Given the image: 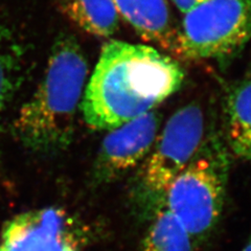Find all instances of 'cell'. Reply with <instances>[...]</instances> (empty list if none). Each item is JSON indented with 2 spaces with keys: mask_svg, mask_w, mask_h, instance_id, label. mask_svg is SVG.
Instances as JSON below:
<instances>
[{
  "mask_svg": "<svg viewBox=\"0 0 251 251\" xmlns=\"http://www.w3.org/2000/svg\"><path fill=\"white\" fill-rule=\"evenodd\" d=\"M205 119L202 108L191 103L173 113L146 158L140 186L154 214L162 208L172 182L197 154L204 140Z\"/></svg>",
  "mask_w": 251,
  "mask_h": 251,
  "instance_id": "obj_5",
  "label": "cell"
},
{
  "mask_svg": "<svg viewBox=\"0 0 251 251\" xmlns=\"http://www.w3.org/2000/svg\"><path fill=\"white\" fill-rule=\"evenodd\" d=\"M88 64L72 37L53 45L45 74L15 122L20 139L38 151H51L69 143L77 109H81Z\"/></svg>",
  "mask_w": 251,
  "mask_h": 251,
  "instance_id": "obj_2",
  "label": "cell"
},
{
  "mask_svg": "<svg viewBox=\"0 0 251 251\" xmlns=\"http://www.w3.org/2000/svg\"><path fill=\"white\" fill-rule=\"evenodd\" d=\"M242 251H251V235H250V238H249L248 242L246 243L245 247L243 248V250H242Z\"/></svg>",
  "mask_w": 251,
  "mask_h": 251,
  "instance_id": "obj_14",
  "label": "cell"
},
{
  "mask_svg": "<svg viewBox=\"0 0 251 251\" xmlns=\"http://www.w3.org/2000/svg\"><path fill=\"white\" fill-rule=\"evenodd\" d=\"M225 114L227 144L235 155L251 164V76L228 90Z\"/></svg>",
  "mask_w": 251,
  "mask_h": 251,
  "instance_id": "obj_9",
  "label": "cell"
},
{
  "mask_svg": "<svg viewBox=\"0 0 251 251\" xmlns=\"http://www.w3.org/2000/svg\"><path fill=\"white\" fill-rule=\"evenodd\" d=\"M122 17L148 42L176 57L178 29L173 26L166 0H112Z\"/></svg>",
  "mask_w": 251,
  "mask_h": 251,
  "instance_id": "obj_8",
  "label": "cell"
},
{
  "mask_svg": "<svg viewBox=\"0 0 251 251\" xmlns=\"http://www.w3.org/2000/svg\"><path fill=\"white\" fill-rule=\"evenodd\" d=\"M9 27L0 21V114L11 100L17 78L20 49Z\"/></svg>",
  "mask_w": 251,
  "mask_h": 251,
  "instance_id": "obj_12",
  "label": "cell"
},
{
  "mask_svg": "<svg viewBox=\"0 0 251 251\" xmlns=\"http://www.w3.org/2000/svg\"><path fill=\"white\" fill-rule=\"evenodd\" d=\"M181 64L154 47L110 41L86 84L81 109L93 130H113L152 111L177 92Z\"/></svg>",
  "mask_w": 251,
  "mask_h": 251,
  "instance_id": "obj_1",
  "label": "cell"
},
{
  "mask_svg": "<svg viewBox=\"0 0 251 251\" xmlns=\"http://www.w3.org/2000/svg\"><path fill=\"white\" fill-rule=\"evenodd\" d=\"M204 1H206V0H172V2L177 6V9L182 14L190 12L194 7L203 3Z\"/></svg>",
  "mask_w": 251,
  "mask_h": 251,
  "instance_id": "obj_13",
  "label": "cell"
},
{
  "mask_svg": "<svg viewBox=\"0 0 251 251\" xmlns=\"http://www.w3.org/2000/svg\"><path fill=\"white\" fill-rule=\"evenodd\" d=\"M228 169L224 145L217 138H207L170 185L162 207L181 222L193 240L206 237L221 218Z\"/></svg>",
  "mask_w": 251,
  "mask_h": 251,
  "instance_id": "obj_3",
  "label": "cell"
},
{
  "mask_svg": "<svg viewBox=\"0 0 251 251\" xmlns=\"http://www.w3.org/2000/svg\"><path fill=\"white\" fill-rule=\"evenodd\" d=\"M0 251H82V246L66 211L45 207L9 220L0 235Z\"/></svg>",
  "mask_w": 251,
  "mask_h": 251,
  "instance_id": "obj_6",
  "label": "cell"
},
{
  "mask_svg": "<svg viewBox=\"0 0 251 251\" xmlns=\"http://www.w3.org/2000/svg\"><path fill=\"white\" fill-rule=\"evenodd\" d=\"M194 240L181 222L167 208H160L152 218L141 251H193Z\"/></svg>",
  "mask_w": 251,
  "mask_h": 251,
  "instance_id": "obj_11",
  "label": "cell"
},
{
  "mask_svg": "<svg viewBox=\"0 0 251 251\" xmlns=\"http://www.w3.org/2000/svg\"><path fill=\"white\" fill-rule=\"evenodd\" d=\"M161 114L152 110L110 130L100 152V173L107 179L121 176L146 160L161 127Z\"/></svg>",
  "mask_w": 251,
  "mask_h": 251,
  "instance_id": "obj_7",
  "label": "cell"
},
{
  "mask_svg": "<svg viewBox=\"0 0 251 251\" xmlns=\"http://www.w3.org/2000/svg\"><path fill=\"white\" fill-rule=\"evenodd\" d=\"M250 38L251 0H206L184 14L176 57L227 63Z\"/></svg>",
  "mask_w": 251,
  "mask_h": 251,
  "instance_id": "obj_4",
  "label": "cell"
},
{
  "mask_svg": "<svg viewBox=\"0 0 251 251\" xmlns=\"http://www.w3.org/2000/svg\"><path fill=\"white\" fill-rule=\"evenodd\" d=\"M60 10L82 30L101 38L119 28L120 15L112 0H57Z\"/></svg>",
  "mask_w": 251,
  "mask_h": 251,
  "instance_id": "obj_10",
  "label": "cell"
}]
</instances>
